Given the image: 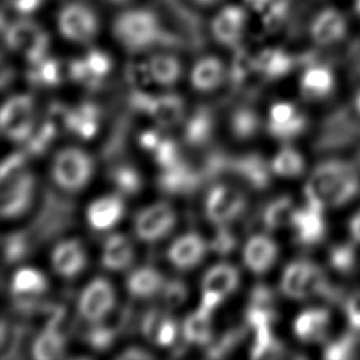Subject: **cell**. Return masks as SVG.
<instances>
[{
  "instance_id": "1",
  "label": "cell",
  "mask_w": 360,
  "mask_h": 360,
  "mask_svg": "<svg viewBox=\"0 0 360 360\" xmlns=\"http://www.w3.org/2000/svg\"><path fill=\"white\" fill-rule=\"evenodd\" d=\"M360 179L343 161H327L312 171L305 187L307 202L323 210L340 208L359 195Z\"/></svg>"
},
{
  "instance_id": "2",
  "label": "cell",
  "mask_w": 360,
  "mask_h": 360,
  "mask_svg": "<svg viewBox=\"0 0 360 360\" xmlns=\"http://www.w3.org/2000/svg\"><path fill=\"white\" fill-rule=\"evenodd\" d=\"M113 36L118 44L133 53H139L160 44L164 30L154 13L146 9H129L118 15L113 22Z\"/></svg>"
},
{
  "instance_id": "3",
  "label": "cell",
  "mask_w": 360,
  "mask_h": 360,
  "mask_svg": "<svg viewBox=\"0 0 360 360\" xmlns=\"http://www.w3.org/2000/svg\"><path fill=\"white\" fill-rule=\"evenodd\" d=\"M325 269L311 259L302 258L288 264L281 278V290L285 297L297 302H309L326 292Z\"/></svg>"
},
{
  "instance_id": "4",
  "label": "cell",
  "mask_w": 360,
  "mask_h": 360,
  "mask_svg": "<svg viewBox=\"0 0 360 360\" xmlns=\"http://www.w3.org/2000/svg\"><path fill=\"white\" fill-rule=\"evenodd\" d=\"M349 34L351 20L337 5H323L314 11L307 21V39L316 49H335L343 44Z\"/></svg>"
},
{
  "instance_id": "5",
  "label": "cell",
  "mask_w": 360,
  "mask_h": 360,
  "mask_svg": "<svg viewBox=\"0 0 360 360\" xmlns=\"http://www.w3.org/2000/svg\"><path fill=\"white\" fill-rule=\"evenodd\" d=\"M5 41L10 49L24 56L30 65L39 63L49 53V36L31 20H18L10 24L5 32Z\"/></svg>"
},
{
  "instance_id": "6",
  "label": "cell",
  "mask_w": 360,
  "mask_h": 360,
  "mask_svg": "<svg viewBox=\"0 0 360 360\" xmlns=\"http://www.w3.org/2000/svg\"><path fill=\"white\" fill-rule=\"evenodd\" d=\"M93 160L83 150L68 148L56 155L52 174L56 182L67 191H78L93 174Z\"/></svg>"
},
{
  "instance_id": "7",
  "label": "cell",
  "mask_w": 360,
  "mask_h": 360,
  "mask_svg": "<svg viewBox=\"0 0 360 360\" xmlns=\"http://www.w3.org/2000/svg\"><path fill=\"white\" fill-rule=\"evenodd\" d=\"M338 77L331 64L312 62L302 67L297 77V90L309 103H322L336 93Z\"/></svg>"
},
{
  "instance_id": "8",
  "label": "cell",
  "mask_w": 360,
  "mask_h": 360,
  "mask_svg": "<svg viewBox=\"0 0 360 360\" xmlns=\"http://www.w3.org/2000/svg\"><path fill=\"white\" fill-rule=\"evenodd\" d=\"M58 30L74 44H89L98 34V18L88 5L69 3L58 14Z\"/></svg>"
},
{
  "instance_id": "9",
  "label": "cell",
  "mask_w": 360,
  "mask_h": 360,
  "mask_svg": "<svg viewBox=\"0 0 360 360\" xmlns=\"http://www.w3.org/2000/svg\"><path fill=\"white\" fill-rule=\"evenodd\" d=\"M72 212L70 202L47 192L39 217L34 220L31 230L27 231L32 243L49 240L58 235L70 223Z\"/></svg>"
},
{
  "instance_id": "10",
  "label": "cell",
  "mask_w": 360,
  "mask_h": 360,
  "mask_svg": "<svg viewBox=\"0 0 360 360\" xmlns=\"http://www.w3.org/2000/svg\"><path fill=\"white\" fill-rule=\"evenodd\" d=\"M309 118L302 108L292 101H278L269 110L268 131L283 141L297 139L307 131Z\"/></svg>"
},
{
  "instance_id": "11",
  "label": "cell",
  "mask_w": 360,
  "mask_h": 360,
  "mask_svg": "<svg viewBox=\"0 0 360 360\" xmlns=\"http://www.w3.org/2000/svg\"><path fill=\"white\" fill-rule=\"evenodd\" d=\"M333 325L332 312L321 305H310L292 320V333L297 341L314 346L327 340Z\"/></svg>"
},
{
  "instance_id": "12",
  "label": "cell",
  "mask_w": 360,
  "mask_h": 360,
  "mask_svg": "<svg viewBox=\"0 0 360 360\" xmlns=\"http://www.w3.org/2000/svg\"><path fill=\"white\" fill-rule=\"evenodd\" d=\"M326 210L307 202V205L297 208L292 218L290 228L294 239L304 246H315L322 243L328 233Z\"/></svg>"
},
{
  "instance_id": "13",
  "label": "cell",
  "mask_w": 360,
  "mask_h": 360,
  "mask_svg": "<svg viewBox=\"0 0 360 360\" xmlns=\"http://www.w3.org/2000/svg\"><path fill=\"white\" fill-rule=\"evenodd\" d=\"M131 105L136 110L149 113L159 124L164 127L174 126L180 122L185 110L182 98L172 94L150 96L148 94L136 91L131 94Z\"/></svg>"
},
{
  "instance_id": "14",
  "label": "cell",
  "mask_w": 360,
  "mask_h": 360,
  "mask_svg": "<svg viewBox=\"0 0 360 360\" xmlns=\"http://www.w3.org/2000/svg\"><path fill=\"white\" fill-rule=\"evenodd\" d=\"M34 186V176L25 171L9 180L1 181V214L4 218H15L27 210Z\"/></svg>"
},
{
  "instance_id": "15",
  "label": "cell",
  "mask_w": 360,
  "mask_h": 360,
  "mask_svg": "<svg viewBox=\"0 0 360 360\" xmlns=\"http://www.w3.org/2000/svg\"><path fill=\"white\" fill-rule=\"evenodd\" d=\"M246 208V198L240 191L228 186H215L205 200V213L213 223H226L241 214Z\"/></svg>"
},
{
  "instance_id": "16",
  "label": "cell",
  "mask_w": 360,
  "mask_h": 360,
  "mask_svg": "<svg viewBox=\"0 0 360 360\" xmlns=\"http://www.w3.org/2000/svg\"><path fill=\"white\" fill-rule=\"evenodd\" d=\"M176 215L170 205L160 202L136 215V233L144 241L164 238L175 225Z\"/></svg>"
},
{
  "instance_id": "17",
  "label": "cell",
  "mask_w": 360,
  "mask_h": 360,
  "mask_svg": "<svg viewBox=\"0 0 360 360\" xmlns=\"http://www.w3.org/2000/svg\"><path fill=\"white\" fill-rule=\"evenodd\" d=\"M115 300V290L110 282L96 278L84 289L79 300V311L84 319L96 322L111 311Z\"/></svg>"
},
{
  "instance_id": "18",
  "label": "cell",
  "mask_w": 360,
  "mask_h": 360,
  "mask_svg": "<svg viewBox=\"0 0 360 360\" xmlns=\"http://www.w3.org/2000/svg\"><path fill=\"white\" fill-rule=\"evenodd\" d=\"M246 21L248 16L241 6H225L212 21V34L223 46H236L243 39Z\"/></svg>"
},
{
  "instance_id": "19",
  "label": "cell",
  "mask_w": 360,
  "mask_h": 360,
  "mask_svg": "<svg viewBox=\"0 0 360 360\" xmlns=\"http://www.w3.org/2000/svg\"><path fill=\"white\" fill-rule=\"evenodd\" d=\"M161 190L170 195H187L197 190L205 180L198 167H193L186 161L180 160L175 165L165 169L159 177Z\"/></svg>"
},
{
  "instance_id": "20",
  "label": "cell",
  "mask_w": 360,
  "mask_h": 360,
  "mask_svg": "<svg viewBox=\"0 0 360 360\" xmlns=\"http://www.w3.org/2000/svg\"><path fill=\"white\" fill-rule=\"evenodd\" d=\"M279 248L277 243L268 235H255L248 240L243 250L245 263L253 273L268 272L277 262Z\"/></svg>"
},
{
  "instance_id": "21",
  "label": "cell",
  "mask_w": 360,
  "mask_h": 360,
  "mask_svg": "<svg viewBox=\"0 0 360 360\" xmlns=\"http://www.w3.org/2000/svg\"><path fill=\"white\" fill-rule=\"evenodd\" d=\"M241 176L246 184L256 190H263L269 185L272 167L258 154H248L231 161V170Z\"/></svg>"
},
{
  "instance_id": "22",
  "label": "cell",
  "mask_w": 360,
  "mask_h": 360,
  "mask_svg": "<svg viewBox=\"0 0 360 360\" xmlns=\"http://www.w3.org/2000/svg\"><path fill=\"white\" fill-rule=\"evenodd\" d=\"M253 69L263 74L267 78H282L292 72L295 58L290 52L284 49H263L261 53L253 59Z\"/></svg>"
},
{
  "instance_id": "23",
  "label": "cell",
  "mask_w": 360,
  "mask_h": 360,
  "mask_svg": "<svg viewBox=\"0 0 360 360\" xmlns=\"http://www.w3.org/2000/svg\"><path fill=\"white\" fill-rule=\"evenodd\" d=\"M205 253V240L200 235L188 234L176 240L169 248V258L176 267L188 269L200 262Z\"/></svg>"
},
{
  "instance_id": "24",
  "label": "cell",
  "mask_w": 360,
  "mask_h": 360,
  "mask_svg": "<svg viewBox=\"0 0 360 360\" xmlns=\"http://www.w3.org/2000/svg\"><path fill=\"white\" fill-rule=\"evenodd\" d=\"M52 263L56 272L64 277L77 276L85 266V253L80 243L77 240H69L59 243L54 248Z\"/></svg>"
},
{
  "instance_id": "25",
  "label": "cell",
  "mask_w": 360,
  "mask_h": 360,
  "mask_svg": "<svg viewBox=\"0 0 360 360\" xmlns=\"http://www.w3.org/2000/svg\"><path fill=\"white\" fill-rule=\"evenodd\" d=\"M225 78L224 64L219 58L205 57L200 59L191 72L193 88L200 91H210L218 88Z\"/></svg>"
},
{
  "instance_id": "26",
  "label": "cell",
  "mask_w": 360,
  "mask_h": 360,
  "mask_svg": "<svg viewBox=\"0 0 360 360\" xmlns=\"http://www.w3.org/2000/svg\"><path fill=\"white\" fill-rule=\"evenodd\" d=\"M123 200L120 195H110L94 202L88 210V219L93 228L105 230L111 228L121 219Z\"/></svg>"
},
{
  "instance_id": "27",
  "label": "cell",
  "mask_w": 360,
  "mask_h": 360,
  "mask_svg": "<svg viewBox=\"0 0 360 360\" xmlns=\"http://www.w3.org/2000/svg\"><path fill=\"white\" fill-rule=\"evenodd\" d=\"M307 161L302 151L294 146H283L274 156L271 167L273 174L284 179H297L307 172Z\"/></svg>"
},
{
  "instance_id": "28",
  "label": "cell",
  "mask_w": 360,
  "mask_h": 360,
  "mask_svg": "<svg viewBox=\"0 0 360 360\" xmlns=\"http://www.w3.org/2000/svg\"><path fill=\"white\" fill-rule=\"evenodd\" d=\"M214 131V118L210 108H200L187 121L184 139L191 146H203L210 141Z\"/></svg>"
},
{
  "instance_id": "29",
  "label": "cell",
  "mask_w": 360,
  "mask_h": 360,
  "mask_svg": "<svg viewBox=\"0 0 360 360\" xmlns=\"http://www.w3.org/2000/svg\"><path fill=\"white\" fill-rule=\"evenodd\" d=\"M134 252L129 240L123 235H112L103 248V267L112 271H121L131 264Z\"/></svg>"
},
{
  "instance_id": "30",
  "label": "cell",
  "mask_w": 360,
  "mask_h": 360,
  "mask_svg": "<svg viewBox=\"0 0 360 360\" xmlns=\"http://www.w3.org/2000/svg\"><path fill=\"white\" fill-rule=\"evenodd\" d=\"M151 80L160 85H172L180 79L182 65L175 56L158 53L151 56L146 62Z\"/></svg>"
},
{
  "instance_id": "31",
  "label": "cell",
  "mask_w": 360,
  "mask_h": 360,
  "mask_svg": "<svg viewBox=\"0 0 360 360\" xmlns=\"http://www.w3.org/2000/svg\"><path fill=\"white\" fill-rule=\"evenodd\" d=\"M358 248L359 246L352 240L333 245L327 255L328 266L332 271L341 276H349L354 272L359 264Z\"/></svg>"
},
{
  "instance_id": "32",
  "label": "cell",
  "mask_w": 360,
  "mask_h": 360,
  "mask_svg": "<svg viewBox=\"0 0 360 360\" xmlns=\"http://www.w3.org/2000/svg\"><path fill=\"white\" fill-rule=\"evenodd\" d=\"M239 285V272L236 268L230 264H218L210 268L208 272L205 273L202 287L203 290H213L218 292L223 295L234 292Z\"/></svg>"
},
{
  "instance_id": "33",
  "label": "cell",
  "mask_w": 360,
  "mask_h": 360,
  "mask_svg": "<svg viewBox=\"0 0 360 360\" xmlns=\"http://www.w3.org/2000/svg\"><path fill=\"white\" fill-rule=\"evenodd\" d=\"M164 279L160 273L151 267L138 268L127 281V287L131 294L138 297H153L160 290Z\"/></svg>"
},
{
  "instance_id": "34",
  "label": "cell",
  "mask_w": 360,
  "mask_h": 360,
  "mask_svg": "<svg viewBox=\"0 0 360 360\" xmlns=\"http://www.w3.org/2000/svg\"><path fill=\"white\" fill-rule=\"evenodd\" d=\"M184 337L190 343L208 345L212 341V327H210V314L198 311L191 314L184 323Z\"/></svg>"
},
{
  "instance_id": "35",
  "label": "cell",
  "mask_w": 360,
  "mask_h": 360,
  "mask_svg": "<svg viewBox=\"0 0 360 360\" xmlns=\"http://www.w3.org/2000/svg\"><path fill=\"white\" fill-rule=\"evenodd\" d=\"M297 210V207L289 197H281L278 200H274L264 210V224L271 230L290 226Z\"/></svg>"
},
{
  "instance_id": "36",
  "label": "cell",
  "mask_w": 360,
  "mask_h": 360,
  "mask_svg": "<svg viewBox=\"0 0 360 360\" xmlns=\"http://www.w3.org/2000/svg\"><path fill=\"white\" fill-rule=\"evenodd\" d=\"M47 289V281L42 273L32 268H22L13 278L11 292L14 295L39 294Z\"/></svg>"
},
{
  "instance_id": "37",
  "label": "cell",
  "mask_w": 360,
  "mask_h": 360,
  "mask_svg": "<svg viewBox=\"0 0 360 360\" xmlns=\"http://www.w3.org/2000/svg\"><path fill=\"white\" fill-rule=\"evenodd\" d=\"M64 336L52 330H44L34 341L32 354L39 360L58 359L64 351Z\"/></svg>"
},
{
  "instance_id": "38",
  "label": "cell",
  "mask_w": 360,
  "mask_h": 360,
  "mask_svg": "<svg viewBox=\"0 0 360 360\" xmlns=\"http://www.w3.org/2000/svg\"><path fill=\"white\" fill-rule=\"evenodd\" d=\"M230 127L236 138L246 141L257 133L261 127V120L251 108H238L231 116Z\"/></svg>"
},
{
  "instance_id": "39",
  "label": "cell",
  "mask_w": 360,
  "mask_h": 360,
  "mask_svg": "<svg viewBox=\"0 0 360 360\" xmlns=\"http://www.w3.org/2000/svg\"><path fill=\"white\" fill-rule=\"evenodd\" d=\"M30 70V80L39 85H58L63 79L62 64L56 59L46 58L36 64H31Z\"/></svg>"
},
{
  "instance_id": "40",
  "label": "cell",
  "mask_w": 360,
  "mask_h": 360,
  "mask_svg": "<svg viewBox=\"0 0 360 360\" xmlns=\"http://www.w3.org/2000/svg\"><path fill=\"white\" fill-rule=\"evenodd\" d=\"M32 240L27 231H19L8 235L3 239V256L6 263H16L22 261L32 246Z\"/></svg>"
},
{
  "instance_id": "41",
  "label": "cell",
  "mask_w": 360,
  "mask_h": 360,
  "mask_svg": "<svg viewBox=\"0 0 360 360\" xmlns=\"http://www.w3.org/2000/svg\"><path fill=\"white\" fill-rule=\"evenodd\" d=\"M115 185L126 195H134L141 190V179L139 172L129 165H120L111 172Z\"/></svg>"
},
{
  "instance_id": "42",
  "label": "cell",
  "mask_w": 360,
  "mask_h": 360,
  "mask_svg": "<svg viewBox=\"0 0 360 360\" xmlns=\"http://www.w3.org/2000/svg\"><path fill=\"white\" fill-rule=\"evenodd\" d=\"M83 59L89 73L96 83H100V80L105 78L112 69V60L101 49H91Z\"/></svg>"
},
{
  "instance_id": "43",
  "label": "cell",
  "mask_w": 360,
  "mask_h": 360,
  "mask_svg": "<svg viewBox=\"0 0 360 360\" xmlns=\"http://www.w3.org/2000/svg\"><path fill=\"white\" fill-rule=\"evenodd\" d=\"M34 103L29 95H19L9 98L1 110V124L6 122L32 115Z\"/></svg>"
},
{
  "instance_id": "44",
  "label": "cell",
  "mask_w": 360,
  "mask_h": 360,
  "mask_svg": "<svg viewBox=\"0 0 360 360\" xmlns=\"http://www.w3.org/2000/svg\"><path fill=\"white\" fill-rule=\"evenodd\" d=\"M118 328H113L108 325H95L86 332L85 340L94 349L100 352L106 351L112 346Z\"/></svg>"
},
{
  "instance_id": "45",
  "label": "cell",
  "mask_w": 360,
  "mask_h": 360,
  "mask_svg": "<svg viewBox=\"0 0 360 360\" xmlns=\"http://www.w3.org/2000/svg\"><path fill=\"white\" fill-rule=\"evenodd\" d=\"M5 136L10 138L11 141H24L32 136L34 131V117L26 116V117L18 118L13 121L6 122L1 124Z\"/></svg>"
},
{
  "instance_id": "46",
  "label": "cell",
  "mask_w": 360,
  "mask_h": 360,
  "mask_svg": "<svg viewBox=\"0 0 360 360\" xmlns=\"http://www.w3.org/2000/svg\"><path fill=\"white\" fill-rule=\"evenodd\" d=\"M46 121L54 127L57 133L72 131L73 126V111L69 110L63 103H52L47 113Z\"/></svg>"
},
{
  "instance_id": "47",
  "label": "cell",
  "mask_w": 360,
  "mask_h": 360,
  "mask_svg": "<svg viewBox=\"0 0 360 360\" xmlns=\"http://www.w3.org/2000/svg\"><path fill=\"white\" fill-rule=\"evenodd\" d=\"M166 317L165 314L160 310L151 309L141 319V332L149 341L158 343V336Z\"/></svg>"
},
{
  "instance_id": "48",
  "label": "cell",
  "mask_w": 360,
  "mask_h": 360,
  "mask_svg": "<svg viewBox=\"0 0 360 360\" xmlns=\"http://www.w3.org/2000/svg\"><path fill=\"white\" fill-rule=\"evenodd\" d=\"M243 330H233V331L225 333L224 336L220 338L219 341L214 343L208 349L210 358H221L228 352L231 351L241 340H243Z\"/></svg>"
},
{
  "instance_id": "49",
  "label": "cell",
  "mask_w": 360,
  "mask_h": 360,
  "mask_svg": "<svg viewBox=\"0 0 360 360\" xmlns=\"http://www.w3.org/2000/svg\"><path fill=\"white\" fill-rule=\"evenodd\" d=\"M155 159L164 169L175 165L181 160L179 146L172 139H164L155 149Z\"/></svg>"
},
{
  "instance_id": "50",
  "label": "cell",
  "mask_w": 360,
  "mask_h": 360,
  "mask_svg": "<svg viewBox=\"0 0 360 360\" xmlns=\"http://www.w3.org/2000/svg\"><path fill=\"white\" fill-rule=\"evenodd\" d=\"M162 297L166 305L171 309L180 307L187 297V288L182 281H171L164 287Z\"/></svg>"
},
{
  "instance_id": "51",
  "label": "cell",
  "mask_w": 360,
  "mask_h": 360,
  "mask_svg": "<svg viewBox=\"0 0 360 360\" xmlns=\"http://www.w3.org/2000/svg\"><path fill=\"white\" fill-rule=\"evenodd\" d=\"M25 161V153H15L9 158H6L1 165V181L9 180L11 177L24 172Z\"/></svg>"
},
{
  "instance_id": "52",
  "label": "cell",
  "mask_w": 360,
  "mask_h": 360,
  "mask_svg": "<svg viewBox=\"0 0 360 360\" xmlns=\"http://www.w3.org/2000/svg\"><path fill=\"white\" fill-rule=\"evenodd\" d=\"M236 246V238L226 228H220L212 241L210 248L219 255H228Z\"/></svg>"
},
{
  "instance_id": "53",
  "label": "cell",
  "mask_w": 360,
  "mask_h": 360,
  "mask_svg": "<svg viewBox=\"0 0 360 360\" xmlns=\"http://www.w3.org/2000/svg\"><path fill=\"white\" fill-rule=\"evenodd\" d=\"M176 336H177V325L175 321L171 320L170 317H166L158 336V345L170 346L176 341Z\"/></svg>"
},
{
  "instance_id": "54",
  "label": "cell",
  "mask_w": 360,
  "mask_h": 360,
  "mask_svg": "<svg viewBox=\"0 0 360 360\" xmlns=\"http://www.w3.org/2000/svg\"><path fill=\"white\" fill-rule=\"evenodd\" d=\"M11 9L21 15H30L41 8L44 0H5Z\"/></svg>"
},
{
  "instance_id": "55",
  "label": "cell",
  "mask_w": 360,
  "mask_h": 360,
  "mask_svg": "<svg viewBox=\"0 0 360 360\" xmlns=\"http://www.w3.org/2000/svg\"><path fill=\"white\" fill-rule=\"evenodd\" d=\"M271 302H272V297L267 288L258 285L253 289L252 295H251V307H261L267 310Z\"/></svg>"
},
{
  "instance_id": "56",
  "label": "cell",
  "mask_w": 360,
  "mask_h": 360,
  "mask_svg": "<svg viewBox=\"0 0 360 360\" xmlns=\"http://www.w3.org/2000/svg\"><path fill=\"white\" fill-rule=\"evenodd\" d=\"M223 297H224V295L220 294V292H213V290H205L202 304H200V310L210 314V312L214 310L217 305H219L220 302L223 300Z\"/></svg>"
},
{
  "instance_id": "57",
  "label": "cell",
  "mask_w": 360,
  "mask_h": 360,
  "mask_svg": "<svg viewBox=\"0 0 360 360\" xmlns=\"http://www.w3.org/2000/svg\"><path fill=\"white\" fill-rule=\"evenodd\" d=\"M347 231H348L349 240H352L353 243L360 246V208L359 210H356V212L351 215V218L348 219Z\"/></svg>"
},
{
  "instance_id": "58",
  "label": "cell",
  "mask_w": 360,
  "mask_h": 360,
  "mask_svg": "<svg viewBox=\"0 0 360 360\" xmlns=\"http://www.w3.org/2000/svg\"><path fill=\"white\" fill-rule=\"evenodd\" d=\"M160 136L156 131H146L141 133L139 136V143L144 149L148 150H155L158 146L160 144Z\"/></svg>"
},
{
  "instance_id": "59",
  "label": "cell",
  "mask_w": 360,
  "mask_h": 360,
  "mask_svg": "<svg viewBox=\"0 0 360 360\" xmlns=\"http://www.w3.org/2000/svg\"><path fill=\"white\" fill-rule=\"evenodd\" d=\"M120 359H150L153 356L139 348H129L123 354L118 356Z\"/></svg>"
},
{
  "instance_id": "60",
  "label": "cell",
  "mask_w": 360,
  "mask_h": 360,
  "mask_svg": "<svg viewBox=\"0 0 360 360\" xmlns=\"http://www.w3.org/2000/svg\"><path fill=\"white\" fill-rule=\"evenodd\" d=\"M273 0H246L248 5L253 6L255 9L263 10L268 4H271Z\"/></svg>"
},
{
  "instance_id": "61",
  "label": "cell",
  "mask_w": 360,
  "mask_h": 360,
  "mask_svg": "<svg viewBox=\"0 0 360 360\" xmlns=\"http://www.w3.org/2000/svg\"><path fill=\"white\" fill-rule=\"evenodd\" d=\"M353 105H354V110L360 116V86L354 94V98H353Z\"/></svg>"
},
{
  "instance_id": "62",
  "label": "cell",
  "mask_w": 360,
  "mask_h": 360,
  "mask_svg": "<svg viewBox=\"0 0 360 360\" xmlns=\"http://www.w3.org/2000/svg\"><path fill=\"white\" fill-rule=\"evenodd\" d=\"M353 11L356 20L360 22V0H353Z\"/></svg>"
},
{
  "instance_id": "63",
  "label": "cell",
  "mask_w": 360,
  "mask_h": 360,
  "mask_svg": "<svg viewBox=\"0 0 360 360\" xmlns=\"http://www.w3.org/2000/svg\"><path fill=\"white\" fill-rule=\"evenodd\" d=\"M195 1H198L200 4L212 5L215 4V3H218L220 0H195Z\"/></svg>"
},
{
  "instance_id": "64",
  "label": "cell",
  "mask_w": 360,
  "mask_h": 360,
  "mask_svg": "<svg viewBox=\"0 0 360 360\" xmlns=\"http://www.w3.org/2000/svg\"><path fill=\"white\" fill-rule=\"evenodd\" d=\"M110 1H112V3H123V1H127V0H110Z\"/></svg>"
}]
</instances>
